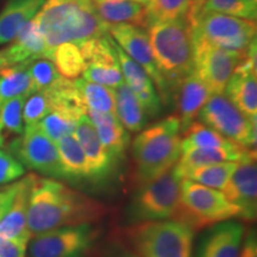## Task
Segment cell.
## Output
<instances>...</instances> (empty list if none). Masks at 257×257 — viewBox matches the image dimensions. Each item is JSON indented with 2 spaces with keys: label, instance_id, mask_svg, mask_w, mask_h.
Wrapping results in <instances>:
<instances>
[{
  "label": "cell",
  "instance_id": "6da1fadb",
  "mask_svg": "<svg viewBox=\"0 0 257 257\" xmlns=\"http://www.w3.org/2000/svg\"><path fill=\"white\" fill-rule=\"evenodd\" d=\"M107 208L95 199L68 187L55 179L37 176L28 207V230L31 236L64 226L96 223Z\"/></svg>",
  "mask_w": 257,
  "mask_h": 257
},
{
  "label": "cell",
  "instance_id": "7a4b0ae2",
  "mask_svg": "<svg viewBox=\"0 0 257 257\" xmlns=\"http://www.w3.org/2000/svg\"><path fill=\"white\" fill-rule=\"evenodd\" d=\"M34 19L51 55L60 44L108 34V24L96 14L93 0H46Z\"/></svg>",
  "mask_w": 257,
  "mask_h": 257
},
{
  "label": "cell",
  "instance_id": "3957f363",
  "mask_svg": "<svg viewBox=\"0 0 257 257\" xmlns=\"http://www.w3.org/2000/svg\"><path fill=\"white\" fill-rule=\"evenodd\" d=\"M181 155V124L170 115L141 131L133 143L138 184L157 178L175 166Z\"/></svg>",
  "mask_w": 257,
  "mask_h": 257
},
{
  "label": "cell",
  "instance_id": "277c9868",
  "mask_svg": "<svg viewBox=\"0 0 257 257\" xmlns=\"http://www.w3.org/2000/svg\"><path fill=\"white\" fill-rule=\"evenodd\" d=\"M154 60L165 79L169 96L186 76L194 72L192 30L187 18L154 23L149 28Z\"/></svg>",
  "mask_w": 257,
  "mask_h": 257
},
{
  "label": "cell",
  "instance_id": "5b68a950",
  "mask_svg": "<svg viewBox=\"0 0 257 257\" xmlns=\"http://www.w3.org/2000/svg\"><path fill=\"white\" fill-rule=\"evenodd\" d=\"M238 217L239 210L224 193L182 179L178 206L172 217L175 221L197 231Z\"/></svg>",
  "mask_w": 257,
  "mask_h": 257
},
{
  "label": "cell",
  "instance_id": "8992f818",
  "mask_svg": "<svg viewBox=\"0 0 257 257\" xmlns=\"http://www.w3.org/2000/svg\"><path fill=\"white\" fill-rule=\"evenodd\" d=\"M133 252L140 257H193L194 231L175 220L137 223L126 231Z\"/></svg>",
  "mask_w": 257,
  "mask_h": 257
},
{
  "label": "cell",
  "instance_id": "52a82bcc",
  "mask_svg": "<svg viewBox=\"0 0 257 257\" xmlns=\"http://www.w3.org/2000/svg\"><path fill=\"white\" fill-rule=\"evenodd\" d=\"M182 179L174 166L138 186L127 208L130 220L137 224L172 218L178 206Z\"/></svg>",
  "mask_w": 257,
  "mask_h": 257
},
{
  "label": "cell",
  "instance_id": "ba28073f",
  "mask_svg": "<svg viewBox=\"0 0 257 257\" xmlns=\"http://www.w3.org/2000/svg\"><path fill=\"white\" fill-rule=\"evenodd\" d=\"M187 18L192 37L224 49L246 51L256 41V23L221 14H199Z\"/></svg>",
  "mask_w": 257,
  "mask_h": 257
},
{
  "label": "cell",
  "instance_id": "9c48e42d",
  "mask_svg": "<svg viewBox=\"0 0 257 257\" xmlns=\"http://www.w3.org/2000/svg\"><path fill=\"white\" fill-rule=\"evenodd\" d=\"M198 117L227 140L246 149L255 147L256 119L242 113L225 94H212Z\"/></svg>",
  "mask_w": 257,
  "mask_h": 257
},
{
  "label": "cell",
  "instance_id": "30bf717a",
  "mask_svg": "<svg viewBox=\"0 0 257 257\" xmlns=\"http://www.w3.org/2000/svg\"><path fill=\"white\" fill-rule=\"evenodd\" d=\"M8 152L29 169L51 179L67 180L56 143L37 125L25 127L23 135L10 144Z\"/></svg>",
  "mask_w": 257,
  "mask_h": 257
},
{
  "label": "cell",
  "instance_id": "8fae6325",
  "mask_svg": "<svg viewBox=\"0 0 257 257\" xmlns=\"http://www.w3.org/2000/svg\"><path fill=\"white\" fill-rule=\"evenodd\" d=\"M193 38L194 73L204 81L212 94H223L237 66L246 51L224 49L206 41Z\"/></svg>",
  "mask_w": 257,
  "mask_h": 257
},
{
  "label": "cell",
  "instance_id": "7c38bea8",
  "mask_svg": "<svg viewBox=\"0 0 257 257\" xmlns=\"http://www.w3.org/2000/svg\"><path fill=\"white\" fill-rule=\"evenodd\" d=\"M98 237L92 224L64 226L34 236L29 257H82Z\"/></svg>",
  "mask_w": 257,
  "mask_h": 257
},
{
  "label": "cell",
  "instance_id": "4fadbf2b",
  "mask_svg": "<svg viewBox=\"0 0 257 257\" xmlns=\"http://www.w3.org/2000/svg\"><path fill=\"white\" fill-rule=\"evenodd\" d=\"M78 44L85 61L83 80L113 89L124 82L110 35L91 38Z\"/></svg>",
  "mask_w": 257,
  "mask_h": 257
},
{
  "label": "cell",
  "instance_id": "5bb4252c",
  "mask_svg": "<svg viewBox=\"0 0 257 257\" xmlns=\"http://www.w3.org/2000/svg\"><path fill=\"white\" fill-rule=\"evenodd\" d=\"M108 35L126 55L146 70L150 79L157 85L160 98L163 102L168 101L170 98L168 88L154 60L147 31L133 24H111L108 25Z\"/></svg>",
  "mask_w": 257,
  "mask_h": 257
},
{
  "label": "cell",
  "instance_id": "9a60e30c",
  "mask_svg": "<svg viewBox=\"0 0 257 257\" xmlns=\"http://www.w3.org/2000/svg\"><path fill=\"white\" fill-rule=\"evenodd\" d=\"M224 195L239 210L240 219L255 220L257 213V167L255 150L249 149L224 187Z\"/></svg>",
  "mask_w": 257,
  "mask_h": 257
},
{
  "label": "cell",
  "instance_id": "2e32d148",
  "mask_svg": "<svg viewBox=\"0 0 257 257\" xmlns=\"http://www.w3.org/2000/svg\"><path fill=\"white\" fill-rule=\"evenodd\" d=\"M256 41L246 50L224 92L227 99L249 118H257V76H256Z\"/></svg>",
  "mask_w": 257,
  "mask_h": 257
},
{
  "label": "cell",
  "instance_id": "e0dca14e",
  "mask_svg": "<svg viewBox=\"0 0 257 257\" xmlns=\"http://www.w3.org/2000/svg\"><path fill=\"white\" fill-rule=\"evenodd\" d=\"M112 42H113L118 62H119L121 74H123L124 82L137 96L146 111V114L150 117H156L161 112L162 104H161V98L155 89L153 80L150 79L146 70L137 62H135L130 56L126 55L113 40Z\"/></svg>",
  "mask_w": 257,
  "mask_h": 257
},
{
  "label": "cell",
  "instance_id": "ac0fdd59",
  "mask_svg": "<svg viewBox=\"0 0 257 257\" xmlns=\"http://www.w3.org/2000/svg\"><path fill=\"white\" fill-rule=\"evenodd\" d=\"M36 174H29L22 180L11 206L0 220V236L15 242L28 244L31 234L28 230V207Z\"/></svg>",
  "mask_w": 257,
  "mask_h": 257
},
{
  "label": "cell",
  "instance_id": "d6986e66",
  "mask_svg": "<svg viewBox=\"0 0 257 257\" xmlns=\"http://www.w3.org/2000/svg\"><path fill=\"white\" fill-rule=\"evenodd\" d=\"M73 135L88 161L92 180L99 181V180L106 178L110 174L113 160L111 159V156L108 155V153L101 144L87 114L80 117Z\"/></svg>",
  "mask_w": 257,
  "mask_h": 257
},
{
  "label": "cell",
  "instance_id": "ffe728a7",
  "mask_svg": "<svg viewBox=\"0 0 257 257\" xmlns=\"http://www.w3.org/2000/svg\"><path fill=\"white\" fill-rule=\"evenodd\" d=\"M11 42V46L3 49L8 66L31 62L38 59L53 61V55L48 50L46 41L38 30L35 19L25 24L15 40Z\"/></svg>",
  "mask_w": 257,
  "mask_h": 257
},
{
  "label": "cell",
  "instance_id": "44dd1931",
  "mask_svg": "<svg viewBox=\"0 0 257 257\" xmlns=\"http://www.w3.org/2000/svg\"><path fill=\"white\" fill-rule=\"evenodd\" d=\"M245 227L238 221L214 225L201 246L199 257H239Z\"/></svg>",
  "mask_w": 257,
  "mask_h": 257
},
{
  "label": "cell",
  "instance_id": "7402d4cb",
  "mask_svg": "<svg viewBox=\"0 0 257 257\" xmlns=\"http://www.w3.org/2000/svg\"><path fill=\"white\" fill-rule=\"evenodd\" d=\"M179 119L181 124V134L195 121L201 108L206 104L212 93L204 81L194 72L189 74L176 87Z\"/></svg>",
  "mask_w": 257,
  "mask_h": 257
},
{
  "label": "cell",
  "instance_id": "603a6c76",
  "mask_svg": "<svg viewBox=\"0 0 257 257\" xmlns=\"http://www.w3.org/2000/svg\"><path fill=\"white\" fill-rule=\"evenodd\" d=\"M86 114L92 121L99 140L111 159L119 160L126 152L130 137L118 118L114 114L102 113L91 108L86 110Z\"/></svg>",
  "mask_w": 257,
  "mask_h": 257
},
{
  "label": "cell",
  "instance_id": "cb8c5ba5",
  "mask_svg": "<svg viewBox=\"0 0 257 257\" xmlns=\"http://www.w3.org/2000/svg\"><path fill=\"white\" fill-rule=\"evenodd\" d=\"M46 0H9L0 12V44L14 41L38 14Z\"/></svg>",
  "mask_w": 257,
  "mask_h": 257
},
{
  "label": "cell",
  "instance_id": "d4e9b609",
  "mask_svg": "<svg viewBox=\"0 0 257 257\" xmlns=\"http://www.w3.org/2000/svg\"><path fill=\"white\" fill-rule=\"evenodd\" d=\"M249 149L244 147L232 148H198L181 153L178 162L175 163V169L182 178L188 172L200 168V167L217 165L223 162H238L242 156Z\"/></svg>",
  "mask_w": 257,
  "mask_h": 257
},
{
  "label": "cell",
  "instance_id": "484cf974",
  "mask_svg": "<svg viewBox=\"0 0 257 257\" xmlns=\"http://www.w3.org/2000/svg\"><path fill=\"white\" fill-rule=\"evenodd\" d=\"M94 9L105 23L133 24L148 28L147 6L133 0H99L93 2Z\"/></svg>",
  "mask_w": 257,
  "mask_h": 257
},
{
  "label": "cell",
  "instance_id": "4316f807",
  "mask_svg": "<svg viewBox=\"0 0 257 257\" xmlns=\"http://www.w3.org/2000/svg\"><path fill=\"white\" fill-rule=\"evenodd\" d=\"M115 117L126 131L140 133L147 124V114L137 96L126 83H120L114 88Z\"/></svg>",
  "mask_w": 257,
  "mask_h": 257
},
{
  "label": "cell",
  "instance_id": "83f0119b",
  "mask_svg": "<svg viewBox=\"0 0 257 257\" xmlns=\"http://www.w3.org/2000/svg\"><path fill=\"white\" fill-rule=\"evenodd\" d=\"M56 146L59 149V155L63 169L66 172L67 180L69 181L92 180L88 161L73 134L61 138Z\"/></svg>",
  "mask_w": 257,
  "mask_h": 257
},
{
  "label": "cell",
  "instance_id": "f1b7e54d",
  "mask_svg": "<svg viewBox=\"0 0 257 257\" xmlns=\"http://www.w3.org/2000/svg\"><path fill=\"white\" fill-rule=\"evenodd\" d=\"M28 66L29 62H25L8 66L0 70V108L17 96H29L36 92Z\"/></svg>",
  "mask_w": 257,
  "mask_h": 257
},
{
  "label": "cell",
  "instance_id": "f546056e",
  "mask_svg": "<svg viewBox=\"0 0 257 257\" xmlns=\"http://www.w3.org/2000/svg\"><path fill=\"white\" fill-rule=\"evenodd\" d=\"M242 147L239 144L221 136L213 128L202 124L201 121H193L181 134V153L198 148H232Z\"/></svg>",
  "mask_w": 257,
  "mask_h": 257
},
{
  "label": "cell",
  "instance_id": "4dcf8cb0",
  "mask_svg": "<svg viewBox=\"0 0 257 257\" xmlns=\"http://www.w3.org/2000/svg\"><path fill=\"white\" fill-rule=\"evenodd\" d=\"M27 98V95L17 96L0 108V148L8 149L10 144L23 135V106Z\"/></svg>",
  "mask_w": 257,
  "mask_h": 257
},
{
  "label": "cell",
  "instance_id": "1f68e13d",
  "mask_svg": "<svg viewBox=\"0 0 257 257\" xmlns=\"http://www.w3.org/2000/svg\"><path fill=\"white\" fill-rule=\"evenodd\" d=\"M75 86L81 96L86 110L111 113L115 115V95L114 89L99 85V83L88 82L83 79H75Z\"/></svg>",
  "mask_w": 257,
  "mask_h": 257
},
{
  "label": "cell",
  "instance_id": "d6a6232c",
  "mask_svg": "<svg viewBox=\"0 0 257 257\" xmlns=\"http://www.w3.org/2000/svg\"><path fill=\"white\" fill-rule=\"evenodd\" d=\"M237 163L238 162H223L200 167V168H195L188 172L184 179L191 180L193 182L206 186V187L223 191L234 169L237 168Z\"/></svg>",
  "mask_w": 257,
  "mask_h": 257
},
{
  "label": "cell",
  "instance_id": "836d02e7",
  "mask_svg": "<svg viewBox=\"0 0 257 257\" xmlns=\"http://www.w3.org/2000/svg\"><path fill=\"white\" fill-rule=\"evenodd\" d=\"M221 14L256 22L257 12H253L244 0H205L201 5H191L187 17L199 14Z\"/></svg>",
  "mask_w": 257,
  "mask_h": 257
},
{
  "label": "cell",
  "instance_id": "e575fe53",
  "mask_svg": "<svg viewBox=\"0 0 257 257\" xmlns=\"http://www.w3.org/2000/svg\"><path fill=\"white\" fill-rule=\"evenodd\" d=\"M192 0H149L147 6L148 28L154 23L173 22L187 17Z\"/></svg>",
  "mask_w": 257,
  "mask_h": 257
},
{
  "label": "cell",
  "instance_id": "d590c367",
  "mask_svg": "<svg viewBox=\"0 0 257 257\" xmlns=\"http://www.w3.org/2000/svg\"><path fill=\"white\" fill-rule=\"evenodd\" d=\"M53 62L63 78L79 79L85 68L81 50L76 43H63L54 50Z\"/></svg>",
  "mask_w": 257,
  "mask_h": 257
},
{
  "label": "cell",
  "instance_id": "8d00e7d4",
  "mask_svg": "<svg viewBox=\"0 0 257 257\" xmlns=\"http://www.w3.org/2000/svg\"><path fill=\"white\" fill-rule=\"evenodd\" d=\"M80 117L62 110H53L42 119L37 126L53 142L57 143L61 138L72 135Z\"/></svg>",
  "mask_w": 257,
  "mask_h": 257
},
{
  "label": "cell",
  "instance_id": "74e56055",
  "mask_svg": "<svg viewBox=\"0 0 257 257\" xmlns=\"http://www.w3.org/2000/svg\"><path fill=\"white\" fill-rule=\"evenodd\" d=\"M29 74L35 91H49L59 86L64 79L51 60L38 59L29 62Z\"/></svg>",
  "mask_w": 257,
  "mask_h": 257
},
{
  "label": "cell",
  "instance_id": "f35d334b",
  "mask_svg": "<svg viewBox=\"0 0 257 257\" xmlns=\"http://www.w3.org/2000/svg\"><path fill=\"white\" fill-rule=\"evenodd\" d=\"M51 100L47 91H38L29 95L23 106V121L25 127L37 125L48 113H50Z\"/></svg>",
  "mask_w": 257,
  "mask_h": 257
},
{
  "label": "cell",
  "instance_id": "ab89813d",
  "mask_svg": "<svg viewBox=\"0 0 257 257\" xmlns=\"http://www.w3.org/2000/svg\"><path fill=\"white\" fill-rule=\"evenodd\" d=\"M24 173V166L11 153L0 148V185L14 182Z\"/></svg>",
  "mask_w": 257,
  "mask_h": 257
},
{
  "label": "cell",
  "instance_id": "60d3db41",
  "mask_svg": "<svg viewBox=\"0 0 257 257\" xmlns=\"http://www.w3.org/2000/svg\"><path fill=\"white\" fill-rule=\"evenodd\" d=\"M27 244L15 242L0 236V257H25Z\"/></svg>",
  "mask_w": 257,
  "mask_h": 257
},
{
  "label": "cell",
  "instance_id": "b9f144b4",
  "mask_svg": "<svg viewBox=\"0 0 257 257\" xmlns=\"http://www.w3.org/2000/svg\"><path fill=\"white\" fill-rule=\"evenodd\" d=\"M19 181H15L14 184L6 186L4 188H0V220L5 216V213L11 206L14 201L16 193H17Z\"/></svg>",
  "mask_w": 257,
  "mask_h": 257
},
{
  "label": "cell",
  "instance_id": "7bdbcfd3",
  "mask_svg": "<svg viewBox=\"0 0 257 257\" xmlns=\"http://www.w3.org/2000/svg\"><path fill=\"white\" fill-rule=\"evenodd\" d=\"M239 257H257V238L256 231L249 230L243 240Z\"/></svg>",
  "mask_w": 257,
  "mask_h": 257
},
{
  "label": "cell",
  "instance_id": "ee69618b",
  "mask_svg": "<svg viewBox=\"0 0 257 257\" xmlns=\"http://www.w3.org/2000/svg\"><path fill=\"white\" fill-rule=\"evenodd\" d=\"M244 3L249 6L250 10H252L253 12H257V0H244Z\"/></svg>",
  "mask_w": 257,
  "mask_h": 257
},
{
  "label": "cell",
  "instance_id": "f6af8a7d",
  "mask_svg": "<svg viewBox=\"0 0 257 257\" xmlns=\"http://www.w3.org/2000/svg\"><path fill=\"white\" fill-rule=\"evenodd\" d=\"M5 67H8V63H6L4 53H3V50H0V70H2L3 68H5Z\"/></svg>",
  "mask_w": 257,
  "mask_h": 257
},
{
  "label": "cell",
  "instance_id": "bcb514c9",
  "mask_svg": "<svg viewBox=\"0 0 257 257\" xmlns=\"http://www.w3.org/2000/svg\"><path fill=\"white\" fill-rule=\"evenodd\" d=\"M93 2H99V0H93ZM133 2H137V3H141V4L147 5L148 3H149V0H133Z\"/></svg>",
  "mask_w": 257,
  "mask_h": 257
},
{
  "label": "cell",
  "instance_id": "7dc6e473",
  "mask_svg": "<svg viewBox=\"0 0 257 257\" xmlns=\"http://www.w3.org/2000/svg\"><path fill=\"white\" fill-rule=\"evenodd\" d=\"M119 257H140V256H137L136 253L134 252H128V253H124V255H121Z\"/></svg>",
  "mask_w": 257,
  "mask_h": 257
},
{
  "label": "cell",
  "instance_id": "c3c4849f",
  "mask_svg": "<svg viewBox=\"0 0 257 257\" xmlns=\"http://www.w3.org/2000/svg\"><path fill=\"white\" fill-rule=\"evenodd\" d=\"M205 0H192V5H201Z\"/></svg>",
  "mask_w": 257,
  "mask_h": 257
}]
</instances>
